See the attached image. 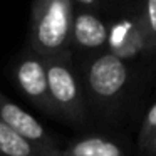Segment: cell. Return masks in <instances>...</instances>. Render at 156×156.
I'll use <instances>...</instances> for the list:
<instances>
[{"label":"cell","mask_w":156,"mask_h":156,"mask_svg":"<svg viewBox=\"0 0 156 156\" xmlns=\"http://www.w3.org/2000/svg\"><path fill=\"white\" fill-rule=\"evenodd\" d=\"M0 121L7 124L14 133H17L20 138L27 139L34 146L41 148L47 154L61 156L59 143L47 133V129L37 121L32 114H29L25 109L4 96L0 92Z\"/></svg>","instance_id":"5b68a950"},{"label":"cell","mask_w":156,"mask_h":156,"mask_svg":"<svg viewBox=\"0 0 156 156\" xmlns=\"http://www.w3.org/2000/svg\"><path fill=\"white\" fill-rule=\"evenodd\" d=\"M45 72L52 102L57 109V118L81 124L86 119V98L81 77L72 66V54L47 57Z\"/></svg>","instance_id":"3957f363"},{"label":"cell","mask_w":156,"mask_h":156,"mask_svg":"<svg viewBox=\"0 0 156 156\" xmlns=\"http://www.w3.org/2000/svg\"><path fill=\"white\" fill-rule=\"evenodd\" d=\"M61 156H129L119 141L102 134L72 139L61 148Z\"/></svg>","instance_id":"ba28073f"},{"label":"cell","mask_w":156,"mask_h":156,"mask_svg":"<svg viewBox=\"0 0 156 156\" xmlns=\"http://www.w3.org/2000/svg\"><path fill=\"white\" fill-rule=\"evenodd\" d=\"M108 51L129 64L131 61L148 57V45L138 19V10L109 24Z\"/></svg>","instance_id":"8992f818"},{"label":"cell","mask_w":156,"mask_h":156,"mask_svg":"<svg viewBox=\"0 0 156 156\" xmlns=\"http://www.w3.org/2000/svg\"><path fill=\"white\" fill-rule=\"evenodd\" d=\"M0 156H52L20 138L0 121Z\"/></svg>","instance_id":"9c48e42d"},{"label":"cell","mask_w":156,"mask_h":156,"mask_svg":"<svg viewBox=\"0 0 156 156\" xmlns=\"http://www.w3.org/2000/svg\"><path fill=\"white\" fill-rule=\"evenodd\" d=\"M109 24H106L96 12L79 9L74 10L71 34V52L99 54L108 51Z\"/></svg>","instance_id":"52a82bcc"},{"label":"cell","mask_w":156,"mask_h":156,"mask_svg":"<svg viewBox=\"0 0 156 156\" xmlns=\"http://www.w3.org/2000/svg\"><path fill=\"white\" fill-rule=\"evenodd\" d=\"M14 77L20 92L39 109L49 116H57L47 84L45 61L30 49H25L17 57L14 67Z\"/></svg>","instance_id":"277c9868"},{"label":"cell","mask_w":156,"mask_h":156,"mask_svg":"<svg viewBox=\"0 0 156 156\" xmlns=\"http://www.w3.org/2000/svg\"><path fill=\"white\" fill-rule=\"evenodd\" d=\"M154 133H156V102L146 111L144 118H143V121H141V126H139V133H138L139 151H143V148L146 146V143L149 141V138H151Z\"/></svg>","instance_id":"8fae6325"},{"label":"cell","mask_w":156,"mask_h":156,"mask_svg":"<svg viewBox=\"0 0 156 156\" xmlns=\"http://www.w3.org/2000/svg\"><path fill=\"white\" fill-rule=\"evenodd\" d=\"M84 98L99 111L116 108L131 79L129 64L109 51L94 54L84 62L81 72Z\"/></svg>","instance_id":"7a4b0ae2"},{"label":"cell","mask_w":156,"mask_h":156,"mask_svg":"<svg viewBox=\"0 0 156 156\" xmlns=\"http://www.w3.org/2000/svg\"><path fill=\"white\" fill-rule=\"evenodd\" d=\"M74 5H77L79 9H84V10H92L96 12V9H99L102 0H71Z\"/></svg>","instance_id":"7c38bea8"},{"label":"cell","mask_w":156,"mask_h":156,"mask_svg":"<svg viewBox=\"0 0 156 156\" xmlns=\"http://www.w3.org/2000/svg\"><path fill=\"white\" fill-rule=\"evenodd\" d=\"M136 10L148 45V57H156V0H141Z\"/></svg>","instance_id":"30bf717a"},{"label":"cell","mask_w":156,"mask_h":156,"mask_svg":"<svg viewBox=\"0 0 156 156\" xmlns=\"http://www.w3.org/2000/svg\"><path fill=\"white\" fill-rule=\"evenodd\" d=\"M72 20L74 4L71 0H34L30 10L29 49L44 59L72 54Z\"/></svg>","instance_id":"6da1fadb"},{"label":"cell","mask_w":156,"mask_h":156,"mask_svg":"<svg viewBox=\"0 0 156 156\" xmlns=\"http://www.w3.org/2000/svg\"><path fill=\"white\" fill-rule=\"evenodd\" d=\"M141 153L144 156H156V133L149 138V141L146 143V146L143 148Z\"/></svg>","instance_id":"4fadbf2b"}]
</instances>
